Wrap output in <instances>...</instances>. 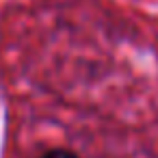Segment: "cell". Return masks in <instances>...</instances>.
Returning <instances> with one entry per match:
<instances>
[{
    "instance_id": "6da1fadb",
    "label": "cell",
    "mask_w": 158,
    "mask_h": 158,
    "mask_svg": "<svg viewBox=\"0 0 158 158\" xmlns=\"http://www.w3.org/2000/svg\"><path fill=\"white\" fill-rule=\"evenodd\" d=\"M39 158H80L78 154L69 152V149H50L46 154H41Z\"/></svg>"
}]
</instances>
